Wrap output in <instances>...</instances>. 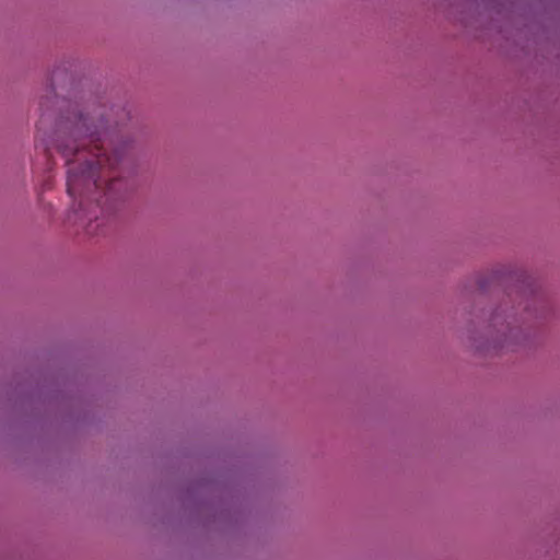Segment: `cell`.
Returning a JSON list of instances; mask_svg holds the SVG:
<instances>
[{"label": "cell", "mask_w": 560, "mask_h": 560, "mask_svg": "<svg viewBox=\"0 0 560 560\" xmlns=\"http://www.w3.org/2000/svg\"><path fill=\"white\" fill-rule=\"evenodd\" d=\"M553 303L530 271L497 265L476 272L464 285L458 320L475 358L508 362L524 358L548 336Z\"/></svg>", "instance_id": "6da1fadb"}]
</instances>
